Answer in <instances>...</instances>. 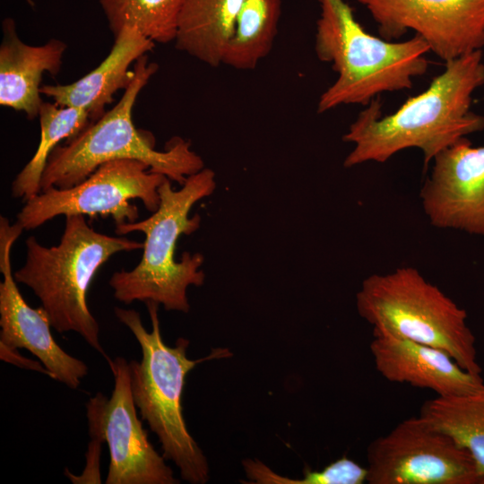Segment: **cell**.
<instances>
[{
	"label": "cell",
	"instance_id": "6da1fadb",
	"mask_svg": "<svg viewBox=\"0 0 484 484\" xmlns=\"http://www.w3.org/2000/svg\"><path fill=\"white\" fill-rule=\"evenodd\" d=\"M483 85L480 49L445 62V71L423 92L409 98L393 114L382 117L381 101L374 99L342 137L353 144L343 166L384 163L401 151L418 148L426 169L444 149L484 130V116L471 110L472 95Z\"/></svg>",
	"mask_w": 484,
	"mask_h": 484
},
{
	"label": "cell",
	"instance_id": "7a4b0ae2",
	"mask_svg": "<svg viewBox=\"0 0 484 484\" xmlns=\"http://www.w3.org/2000/svg\"><path fill=\"white\" fill-rule=\"evenodd\" d=\"M215 188V173L209 168L189 176L178 190L172 188L167 177L158 190L160 205L151 216L116 226L118 236L139 231L145 237L139 264L130 271L114 272L109 279L117 300L126 305L151 300L165 310L189 311L186 290L191 285L200 287L204 283L205 274L201 269L204 257L201 253L186 251L176 261L177 243L181 235H191L200 228L201 216L189 217V212Z\"/></svg>",
	"mask_w": 484,
	"mask_h": 484
},
{
	"label": "cell",
	"instance_id": "3957f363",
	"mask_svg": "<svg viewBox=\"0 0 484 484\" xmlns=\"http://www.w3.org/2000/svg\"><path fill=\"white\" fill-rule=\"evenodd\" d=\"M318 2L315 54L337 73L319 97L318 113L342 105L367 106L383 92L411 89L413 79L427 72L425 56L430 50L419 35L386 40L367 32L344 0Z\"/></svg>",
	"mask_w": 484,
	"mask_h": 484
},
{
	"label": "cell",
	"instance_id": "277c9868",
	"mask_svg": "<svg viewBox=\"0 0 484 484\" xmlns=\"http://www.w3.org/2000/svg\"><path fill=\"white\" fill-rule=\"evenodd\" d=\"M151 323L148 332L134 309L115 307L117 318L134 334L142 350L141 361L129 362L131 391L143 420L161 444L163 456L179 469L181 478L192 484L209 480L206 457L189 433L183 415L182 395L187 374L199 363L232 356L228 349H215L207 357L190 359L189 341L178 338L175 346L161 336L160 304L145 302Z\"/></svg>",
	"mask_w": 484,
	"mask_h": 484
},
{
	"label": "cell",
	"instance_id": "5b68a950",
	"mask_svg": "<svg viewBox=\"0 0 484 484\" xmlns=\"http://www.w3.org/2000/svg\"><path fill=\"white\" fill-rule=\"evenodd\" d=\"M158 68L156 63L149 62L147 55L134 63V79L120 100L100 118L90 122L78 134L52 151L42 174L40 192L76 186L99 165L115 160H140L151 172L163 175L180 186L189 176L205 168L189 141L175 136L163 151H159L153 134L134 124L132 114L137 97Z\"/></svg>",
	"mask_w": 484,
	"mask_h": 484
},
{
	"label": "cell",
	"instance_id": "8992f818",
	"mask_svg": "<svg viewBox=\"0 0 484 484\" xmlns=\"http://www.w3.org/2000/svg\"><path fill=\"white\" fill-rule=\"evenodd\" d=\"M65 217L56 246L27 238L23 266L13 272L17 283L29 287L41 302L57 333L75 332L109 359L99 341V325L87 305V292L99 269L115 254L143 249V243L108 236L92 229L82 214Z\"/></svg>",
	"mask_w": 484,
	"mask_h": 484
},
{
	"label": "cell",
	"instance_id": "52a82bcc",
	"mask_svg": "<svg viewBox=\"0 0 484 484\" xmlns=\"http://www.w3.org/2000/svg\"><path fill=\"white\" fill-rule=\"evenodd\" d=\"M356 307L373 326V336L389 335L443 350L463 369L481 375L467 312L416 268L367 276L356 294Z\"/></svg>",
	"mask_w": 484,
	"mask_h": 484
},
{
	"label": "cell",
	"instance_id": "ba28073f",
	"mask_svg": "<svg viewBox=\"0 0 484 484\" xmlns=\"http://www.w3.org/2000/svg\"><path fill=\"white\" fill-rule=\"evenodd\" d=\"M166 178L151 172L145 163L137 160L108 161L76 186L51 187L25 201L16 221L24 230L70 214L111 217L116 226L134 222L139 212L129 201L140 199L149 212H154L160 202L159 187Z\"/></svg>",
	"mask_w": 484,
	"mask_h": 484
},
{
	"label": "cell",
	"instance_id": "9c48e42d",
	"mask_svg": "<svg viewBox=\"0 0 484 484\" xmlns=\"http://www.w3.org/2000/svg\"><path fill=\"white\" fill-rule=\"evenodd\" d=\"M369 484H477L471 454L419 416L398 423L367 450Z\"/></svg>",
	"mask_w": 484,
	"mask_h": 484
},
{
	"label": "cell",
	"instance_id": "30bf717a",
	"mask_svg": "<svg viewBox=\"0 0 484 484\" xmlns=\"http://www.w3.org/2000/svg\"><path fill=\"white\" fill-rule=\"evenodd\" d=\"M392 41L408 30L445 62L484 47V0H358Z\"/></svg>",
	"mask_w": 484,
	"mask_h": 484
},
{
	"label": "cell",
	"instance_id": "8fae6325",
	"mask_svg": "<svg viewBox=\"0 0 484 484\" xmlns=\"http://www.w3.org/2000/svg\"><path fill=\"white\" fill-rule=\"evenodd\" d=\"M15 221L0 217V342L23 348L50 372L51 378L76 389L88 374L87 365L65 351L55 341L48 315L42 306L31 307L23 298L12 271L11 251L23 231Z\"/></svg>",
	"mask_w": 484,
	"mask_h": 484
},
{
	"label": "cell",
	"instance_id": "7c38bea8",
	"mask_svg": "<svg viewBox=\"0 0 484 484\" xmlns=\"http://www.w3.org/2000/svg\"><path fill=\"white\" fill-rule=\"evenodd\" d=\"M432 161L419 193L430 224L484 237V145L463 137Z\"/></svg>",
	"mask_w": 484,
	"mask_h": 484
},
{
	"label": "cell",
	"instance_id": "4fadbf2b",
	"mask_svg": "<svg viewBox=\"0 0 484 484\" xmlns=\"http://www.w3.org/2000/svg\"><path fill=\"white\" fill-rule=\"evenodd\" d=\"M114 376L111 397L102 416V432L109 452L106 484H177L173 471L152 446L137 415L129 362L107 359Z\"/></svg>",
	"mask_w": 484,
	"mask_h": 484
},
{
	"label": "cell",
	"instance_id": "5bb4252c",
	"mask_svg": "<svg viewBox=\"0 0 484 484\" xmlns=\"http://www.w3.org/2000/svg\"><path fill=\"white\" fill-rule=\"evenodd\" d=\"M370 352L378 373L393 383L429 389L436 396L466 394L484 385L443 350L389 335L374 336Z\"/></svg>",
	"mask_w": 484,
	"mask_h": 484
},
{
	"label": "cell",
	"instance_id": "9a60e30c",
	"mask_svg": "<svg viewBox=\"0 0 484 484\" xmlns=\"http://www.w3.org/2000/svg\"><path fill=\"white\" fill-rule=\"evenodd\" d=\"M115 38L107 57L92 71L68 84L41 85L40 93L50 97L60 107L85 110L90 122L105 113L118 90H126L134 72L131 65L151 51L155 43L135 28H125Z\"/></svg>",
	"mask_w": 484,
	"mask_h": 484
},
{
	"label": "cell",
	"instance_id": "2e32d148",
	"mask_svg": "<svg viewBox=\"0 0 484 484\" xmlns=\"http://www.w3.org/2000/svg\"><path fill=\"white\" fill-rule=\"evenodd\" d=\"M0 45V105L23 112L27 118L39 117L43 100L40 87L45 73L56 75L62 66L66 44L51 39L40 46L22 41L15 22L5 18L2 22Z\"/></svg>",
	"mask_w": 484,
	"mask_h": 484
},
{
	"label": "cell",
	"instance_id": "e0dca14e",
	"mask_svg": "<svg viewBox=\"0 0 484 484\" xmlns=\"http://www.w3.org/2000/svg\"><path fill=\"white\" fill-rule=\"evenodd\" d=\"M243 0H186L176 48L200 62L218 67L233 34Z\"/></svg>",
	"mask_w": 484,
	"mask_h": 484
},
{
	"label": "cell",
	"instance_id": "ac0fdd59",
	"mask_svg": "<svg viewBox=\"0 0 484 484\" xmlns=\"http://www.w3.org/2000/svg\"><path fill=\"white\" fill-rule=\"evenodd\" d=\"M419 416L464 447L473 459L478 479L484 476V385L466 394L429 399Z\"/></svg>",
	"mask_w": 484,
	"mask_h": 484
},
{
	"label": "cell",
	"instance_id": "d6986e66",
	"mask_svg": "<svg viewBox=\"0 0 484 484\" xmlns=\"http://www.w3.org/2000/svg\"><path fill=\"white\" fill-rule=\"evenodd\" d=\"M281 13V0H243L222 65L247 71L271 52Z\"/></svg>",
	"mask_w": 484,
	"mask_h": 484
},
{
	"label": "cell",
	"instance_id": "ffe728a7",
	"mask_svg": "<svg viewBox=\"0 0 484 484\" xmlns=\"http://www.w3.org/2000/svg\"><path fill=\"white\" fill-rule=\"evenodd\" d=\"M39 119L40 139L38 148L11 186L12 195L23 199V202L40 192L42 174L52 151L61 141L72 139L90 123L89 115L83 109L45 101L40 106Z\"/></svg>",
	"mask_w": 484,
	"mask_h": 484
},
{
	"label": "cell",
	"instance_id": "44dd1931",
	"mask_svg": "<svg viewBox=\"0 0 484 484\" xmlns=\"http://www.w3.org/2000/svg\"><path fill=\"white\" fill-rule=\"evenodd\" d=\"M109 30L116 37L135 28L154 43L175 41L186 0H99Z\"/></svg>",
	"mask_w": 484,
	"mask_h": 484
},
{
	"label": "cell",
	"instance_id": "7402d4cb",
	"mask_svg": "<svg viewBox=\"0 0 484 484\" xmlns=\"http://www.w3.org/2000/svg\"><path fill=\"white\" fill-rule=\"evenodd\" d=\"M243 466L249 483L256 484H362L367 480V468L345 456L321 471L305 469L302 479L277 474L257 459H246Z\"/></svg>",
	"mask_w": 484,
	"mask_h": 484
},
{
	"label": "cell",
	"instance_id": "603a6c76",
	"mask_svg": "<svg viewBox=\"0 0 484 484\" xmlns=\"http://www.w3.org/2000/svg\"><path fill=\"white\" fill-rule=\"evenodd\" d=\"M107 400L108 398L104 394L98 393L86 404L91 441L86 453V465L82 474L75 476L69 470L65 469V475L73 483H101L99 457L101 445L105 442L102 432V416Z\"/></svg>",
	"mask_w": 484,
	"mask_h": 484
},
{
	"label": "cell",
	"instance_id": "cb8c5ba5",
	"mask_svg": "<svg viewBox=\"0 0 484 484\" xmlns=\"http://www.w3.org/2000/svg\"><path fill=\"white\" fill-rule=\"evenodd\" d=\"M0 359L22 368L42 373L51 378L50 372L45 367V366L41 362L27 359L21 355L16 349L10 348L1 342Z\"/></svg>",
	"mask_w": 484,
	"mask_h": 484
},
{
	"label": "cell",
	"instance_id": "d4e9b609",
	"mask_svg": "<svg viewBox=\"0 0 484 484\" xmlns=\"http://www.w3.org/2000/svg\"><path fill=\"white\" fill-rule=\"evenodd\" d=\"M477 484H484V476H481L478 479Z\"/></svg>",
	"mask_w": 484,
	"mask_h": 484
}]
</instances>
